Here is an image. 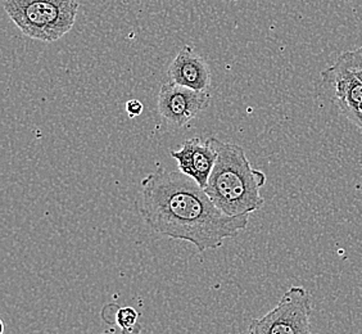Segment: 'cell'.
<instances>
[{
  "mask_svg": "<svg viewBox=\"0 0 362 334\" xmlns=\"http://www.w3.org/2000/svg\"><path fill=\"white\" fill-rule=\"evenodd\" d=\"M144 111V105L139 99H130L126 102V112L129 113V117H138Z\"/></svg>",
  "mask_w": 362,
  "mask_h": 334,
  "instance_id": "9",
  "label": "cell"
},
{
  "mask_svg": "<svg viewBox=\"0 0 362 334\" xmlns=\"http://www.w3.org/2000/svg\"><path fill=\"white\" fill-rule=\"evenodd\" d=\"M217 160L206 185V193L217 209L228 216L251 215L262 209L265 200L261 189L265 173L252 167L243 146L211 137Z\"/></svg>",
  "mask_w": 362,
  "mask_h": 334,
  "instance_id": "2",
  "label": "cell"
},
{
  "mask_svg": "<svg viewBox=\"0 0 362 334\" xmlns=\"http://www.w3.org/2000/svg\"><path fill=\"white\" fill-rule=\"evenodd\" d=\"M80 3L77 0H4L9 20L33 40L53 42L75 26Z\"/></svg>",
  "mask_w": 362,
  "mask_h": 334,
  "instance_id": "3",
  "label": "cell"
},
{
  "mask_svg": "<svg viewBox=\"0 0 362 334\" xmlns=\"http://www.w3.org/2000/svg\"><path fill=\"white\" fill-rule=\"evenodd\" d=\"M171 157L177 162L179 171L206 188L217 160L216 149L209 138L202 140L195 137L185 140L180 149L171 151Z\"/></svg>",
  "mask_w": 362,
  "mask_h": 334,
  "instance_id": "6",
  "label": "cell"
},
{
  "mask_svg": "<svg viewBox=\"0 0 362 334\" xmlns=\"http://www.w3.org/2000/svg\"><path fill=\"white\" fill-rule=\"evenodd\" d=\"M211 94L181 86L173 81L162 84L157 110L160 119L175 129H180L209 108Z\"/></svg>",
  "mask_w": 362,
  "mask_h": 334,
  "instance_id": "5",
  "label": "cell"
},
{
  "mask_svg": "<svg viewBox=\"0 0 362 334\" xmlns=\"http://www.w3.org/2000/svg\"><path fill=\"white\" fill-rule=\"evenodd\" d=\"M247 334H255V333H253V332H251V330H248V333H247Z\"/></svg>",
  "mask_w": 362,
  "mask_h": 334,
  "instance_id": "10",
  "label": "cell"
},
{
  "mask_svg": "<svg viewBox=\"0 0 362 334\" xmlns=\"http://www.w3.org/2000/svg\"><path fill=\"white\" fill-rule=\"evenodd\" d=\"M138 205L151 229L163 237L193 244L199 253L220 248L250 223L248 215H225L197 181L181 171L165 168L141 180Z\"/></svg>",
  "mask_w": 362,
  "mask_h": 334,
  "instance_id": "1",
  "label": "cell"
},
{
  "mask_svg": "<svg viewBox=\"0 0 362 334\" xmlns=\"http://www.w3.org/2000/svg\"><path fill=\"white\" fill-rule=\"evenodd\" d=\"M311 315V294L303 287L293 286L279 299L276 306L253 319L248 330L255 334H314Z\"/></svg>",
  "mask_w": 362,
  "mask_h": 334,
  "instance_id": "4",
  "label": "cell"
},
{
  "mask_svg": "<svg viewBox=\"0 0 362 334\" xmlns=\"http://www.w3.org/2000/svg\"><path fill=\"white\" fill-rule=\"evenodd\" d=\"M139 318L138 311L133 307H124L117 313V324L125 330H130L136 326Z\"/></svg>",
  "mask_w": 362,
  "mask_h": 334,
  "instance_id": "8",
  "label": "cell"
},
{
  "mask_svg": "<svg viewBox=\"0 0 362 334\" xmlns=\"http://www.w3.org/2000/svg\"><path fill=\"white\" fill-rule=\"evenodd\" d=\"M168 80L197 91H209L212 83L211 69L193 47L184 45L168 66Z\"/></svg>",
  "mask_w": 362,
  "mask_h": 334,
  "instance_id": "7",
  "label": "cell"
}]
</instances>
